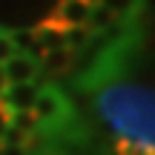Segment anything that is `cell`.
<instances>
[{"instance_id": "6da1fadb", "label": "cell", "mask_w": 155, "mask_h": 155, "mask_svg": "<svg viewBox=\"0 0 155 155\" xmlns=\"http://www.w3.org/2000/svg\"><path fill=\"white\" fill-rule=\"evenodd\" d=\"M98 58L78 78L83 92H92V106L98 118L118 138L141 141L155 150V86L127 78L129 61L135 52L132 26H124L121 35H104Z\"/></svg>"}, {"instance_id": "7a4b0ae2", "label": "cell", "mask_w": 155, "mask_h": 155, "mask_svg": "<svg viewBox=\"0 0 155 155\" xmlns=\"http://www.w3.org/2000/svg\"><path fill=\"white\" fill-rule=\"evenodd\" d=\"M3 66V75H6V83H38L40 78V63L38 58L26 55V52H15Z\"/></svg>"}, {"instance_id": "3957f363", "label": "cell", "mask_w": 155, "mask_h": 155, "mask_svg": "<svg viewBox=\"0 0 155 155\" xmlns=\"http://www.w3.org/2000/svg\"><path fill=\"white\" fill-rule=\"evenodd\" d=\"M38 92H40V83H9L6 92L0 95V101L6 104L12 115H20V112H32Z\"/></svg>"}, {"instance_id": "277c9868", "label": "cell", "mask_w": 155, "mask_h": 155, "mask_svg": "<svg viewBox=\"0 0 155 155\" xmlns=\"http://www.w3.org/2000/svg\"><path fill=\"white\" fill-rule=\"evenodd\" d=\"M89 9L83 0H55V6L49 9V17L58 20L63 29H75V26H86Z\"/></svg>"}, {"instance_id": "5b68a950", "label": "cell", "mask_w": 155, "mask_h": 155, "mask_svg": "<svg viewBox=\"0 0 155 155\" xmlns=\"http://www.w3.org/2000/svg\"><path fill=\"white\" fill-rule=\"evenodd\" d=\"M38 63H40V75L61 78V75H66L69 69L75 66V52H69V49H52V52H43V55L38 58Z\"/></svg>"}, {"instance_id": "8992f818", "label": "cell", "mask_w": 155, "mask_h": 155, "mask_svg": "<svg viewBox=\"0 0 155 155\" xmlns=\"http://www.w3.org/2000/svg\"><path fill=\"white\" fill-rule=\"evenodd\" d=\"M101 6H106L115 15V20H121L124 26H132V20H138L144 9V0H101Z\"/></svg>"}, {"instance_id": "52a82bcc", "label": "cell", "mask_w": 155, "mask_h": 155, "mask_svg": "<svg viewBox=\"0 0 155 155\" xmlns=\"http://www.w3.org/2000/svg\"><path fill=\"white\" fill-rule=\"evenodd\" d=\"M112 23H115V15H112L106 6L95 3L92 9H89V17H86V29L92 35H106L112 29Z\"/></svg>"}, {"instance_id": "ba28073f", "label": "cell", "mask_w": 155, "mask_h": 155, "mask_svg": "<svg viewBox=\"0 0 155 155\" xmlns=\"http://www.w3.org/2000/svg\"><path fill=\"white\" fill-rule=\"evenodd\" d=\"M115 155H155V150L147 147V144H141V141L115 138Z\"/></svg>"}, {"instance_id": "9c48e42d", "label": "cell", "mask_w": 155, "mask_h": 155, "mask_svg": "<svg viewBox=\"0 0 155 155\" xmlns=\"http://www.w3.org/2000/svg\"><path fill=\"white\" fill-rule=\"evenodd\" d=\"M15 52H17V49H15V43H12L9 32H0V63H6Z\"/></svg>"}, {"instance_id": "30bf717a", "label": "cell", "mask_w": 155, "mask_h": 155, "mask_svg": "<svg viewBox=\"0 0 155 155\" xmlns=\"http://www.w3.org/2000/svg\"><path fill=\"white\" fill-rule=\"evenodd\" d=\"M9 124H12V112L6 109V104L0 101V141H3V132L9 129Z\"/></svg>"}, {"instance_id": "8fae6325", "label": "cell", "mask_w": 155, "mask_h": 155, "mask_svg": "<svg viewBox=\"0 0 155 155\" xmlns=\"http://www.w3.org/2000/svg\"><path fill=\"white\" fill-rule=\"evenodd\" d=\"M6 86H9V83H6V75H3V66H0V95L6 92Z\"/></svg>"}, {"instance_id": "7c38bea8", "label": "cell", "mask_w": 155, "mask_h": 155, "mask_svg": "<svg viewBox=\"0 0 155 155\" xmlns=\"http://www.w3.org/2000/svg\"><path fill=\"white\" fill-rule=\"evenodd\" d=\"M83 3H86V6H95V3H101V0H83Z\"/></svg>"}, {"instance_id": "4fadbf2b", "label": "cell", "mask_w": 155, "mask_h": 155, "mask_svg": "<svg viewBox=\"0 0 155 155\" xmlns=\"http://www.w3.org/2000/svg\"><path fill=\"white\" fill-rule=\"evenodd\" d=\"M0 152H3V147H0Z\"/></svg>"}]
</instances>
